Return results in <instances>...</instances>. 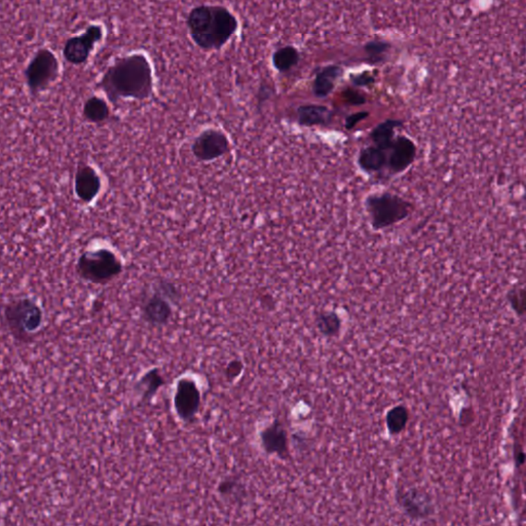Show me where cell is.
Segmentation results:
<instances>
[{
	"label": "cell",
	"instance_id": "12",
	"mask_svg": "<svg viewBox=\"0 0 526 526\" xmlns=\"http://www.w3.org/2000/svg\"><path fill=\"white\" fill-rule=\"evenodd\" d=\"M398 502L405 514L416 520L428 519L435 512L430 495L416 488H410L400 493Z\"/></svg>",
	"mask_w": 526,
	"mask_h": 526
},
{
	"label": "cell",
	"instance_id": "4",
	"mask_svg": "<svg viewBox=\"0 0 526 526\" xmlns=\"http://www.w3.org/2000/svg\"><path fill=\"white\" fill-rule=\"evenodd\" d=\"M122 261L110 249L85 251L77 259L76 272L83 280L93 284H107L120 276Z\"/></svg>",
	"mask_w": 526,
	"mask_h": 526
},
{
	"label": "cell",
	"instance_id": "25",
	"mask_svg": "<svg viewBox=\"0 0 526 526\" xmlns=\"http://www.w3.org/2000/svg\"><path fill=\"white\" fill-rule=\"evenodd\" d=\"M369 117V113L367 111H360V113H354V115H349L345 119V126L347 130H352L355 128L359 122L362 120H366Z\"/></svg>",
	"mask_w": 526,
	"mask_h": 526
},
{
	"label": "cell",
	"instance_id": "22",
	"mask_svg": "<svg viewBox=\"0 0 526 526\" xmlns=\"http://www.w3.org/2000/svg\"><path fill=\"white\" fill-rule=\"evenodd\" d=\"M408 418H409V413H408L407 408L402 405H398L388 410L386 418L388 432L393 435L400 434L406 428Z\"/></svg>",
	"mask_w": 526,
	"mask_h": 526
},
{
	"label": "cell",
	"instance_id": "2",
	"mask_svg": "<svg viewBox=\"0 0 526 526\" xmlns=\"http://www.w3.org/2000/svg\"><path fill=\"white\" fill-rule=\"evenodd\" d=\"M192 42L204 51L220 49L238 29L236 17L224 6H195L186 18Z\"/></svg>",
	"mask_w": 526,
	"mask_h": 526
},
{
	"label": "cell",
	"instance_id": "1",
	"mask_svg": "<svg viewBox=\"0 0 526 526\" xmlns=\"http://www.w3.org/2000/svg\"><path fill=\"white\" fill-rule=\"evenodd\" d=\"M98 88L113 105L124 99L147 100L154 94L151 64L141 53L119 58L107 68Z\"/></svg>",
	"mask_w": 526,
	"mask_h": 526
},
{
	"label": "cell",
	"instance_id": "9",
	"mask_svg": "<svg viewBox=\"0 0 526 526\" xmlns=\"http://www.w3.org/2000/svg\"><path fill=\"white\" fill-rule=\"evenodd\" d=\"M201 392L192 379L184 377L178 381L174 396V407L180 420L192 422L201 407Z\"/></svg>",
	"mask_w": 526,
	"mask_h": 526
},
{
	"label": "cell",
	"instance_id": "18",
	"mask_svg": "<svg viewBox=\"0 0 526 526\" xmlns=\"http://www.w3.org/2000/svg\"><path fill=\"white\" fill-rule=\"evenodd\" d=\"M165 384L164 377L161 375L160 369L154 368L147 371L136 384V390L141 392V403L149 404L156 393Z\"/></svg>",
	"mask_w": 526,
	"mask_h": 526
},
{
	"label": "cell",
	"instance_id": "16",
	"mask_svg": "<svg viewBox=\"0 0 526 526\" xmlns=\"http://www.w3.org/2000/svg\"><path fill=\"white\" fill-rule=\"evenodd\" d=\"M297 122L302 126H327L331 122L334 113L322 105H302L296 111Z\"/></svg>",
	"mask_w": 526,
	"mask_h": 526
},
{
	"label": "cell",
	"instance_id": "15",
	"mask_svg": "<svg viewBox=\"0 0 526 526\" xmlns=\"http://www.w3.org/2000/svg\"><path fill=\"white\" fill-rule=\"evenodd\" d=\"M388 151L373 144L360 150L358 166L365 173H379L388 167Z\"/></svg>",
	"mask_w": 526,
	"mask_h": 526
},
{
	"label": "cell",
	"instance_id": "10",
	"mask_svg": "<svg viewBox=\"0 0 526 526\" xmlns=\"http://www.w3.org/2000/svg\"><path fill=\"white\" fill-rule=\"evenodd\" d=\"M418 147L409 137L398 135L388 150V169L392 175L406 172L416 162Z\"/></svg>",
	"mask_w": 526,
	"mask_h": 526
},
{
	"label": "cell",
	"instance_id": "6",
	"mask_svg": "<svg viewBox=\"0 0 526 526\" xmlns=\"http://www.w3.org/2000/svg\"><path fill=\"white\" fill-rule=\"evenodd\" d=\"M60 64L55 54L49 49H40L24 70L26 85L30 95L36 97L47 91L59 77Z\"/></svg>",
	"mask_w": 526,
	"mask_h": 526
},
{
	"label": "cell",
	"instance_id": "20",
	"mask_svg": "<svg viewBox=\"0 0 526 526\" xmlns=\"http://www.w3.org/2000/svg\"><path fill=\"white\" fill-rule=\"evenodd\" d=\"M341 69L337 66H329L322 70L315 77L313 85V94L318 98H325L334 91L335 83L340 75Z\"/></svg>",
	"mask_w": 526,
	"mask_h": 526
},
{
	"label": "cell",
	"instance_id": "3",
	"mask_svg": "<svg viewBox=\"0 0 526 526\" xmlns=\"http://www.w3.org/2000/svg\"><path fill=\"white\" fill-rule=\"evenodd\" d=\"M365 208L375 231H384L402 222L413 211V205L392 192L372 193L365 199Z\"/></svg>",
	"mask_w": 526,
	"mask_h": 526
},
{
	"label": "cell",
	"instance_id": "17",
	"mask_svg": "<svg viewBox=\"0 0 526 526\" xmlns=\"http://www.w3.org/2000/svg\"><path fill=\"white\" fill-rule=\"evenodd\" d=\"M403 122L399 120H386L381 124H377L370 134L369 138L371 139L375 145L383 148L384 150L391 149L395 138H396L397 129L402 128Z\"/></svg>",
	"mask_w": 526,
	"mask_h": 526
},
{
	"label": "cell",
	"instance_id": "13",
	"mask_svg": "<svg viewBox=\"0 0 526 526\" xmlns=\"http://www.w3.org/2000/svg\"><path fill=\"white\" fill-rule=\"evenodd\" d=\"M172 302L158 288L147 298L142 306V315L147 323L154 326H165L173 315Z\"/></svg>",
	"mask_w": 526,
	"mask_h": 526
},
{
	"label": "cell",
	"instance_id": "14",
	"mask_svg": "<svg viewBox=\"0 0 526 526\" xmlns=\"http://www.w3.org/2000/svg\"><path fill=\"white\" fill-rule=\"evenodd\" d=\"M263 447L268 454H278L286 457L288 454V436L284 426L276 420L266 427L261 434Z\"/></svg>",
	"mask_w": 526,
	"mask_h": 526
},
{
	"label": "cell",
	"instance_id": "23",
	"mask_svg": "<svg viewBox=\"0 0 526 526\" xmlns=\"http://www.w3.org/2000/svg\"><path fill=\"white\" fill-rule=\"evenodd\" d=\"M299 60L298 51L292 47L279 49L274 55V67L280 72H287L297 64Z\"/></svg>",
	"mask_w": 526,
	"mask_h": 526
},
{
	"label": "cell",
	"instance_id": "19",
	"mask_svg": "<svg viewBox=\"0 0 526 526\" xmlns=\"http://www.w3.org/2000/svg\"><path fill=\"white\" fill-rule=\"evenodd\" d=\"M83 115L85 120L92 124H101L110 117V108L104 99L92 96L83 104Z\"/></svg>",
	"mask_w": 526,
	"mask_h": 526
},
{
	"label": "cell",
	"instance_id": "21",
	"mask_svg": "<svg viewBox=\"0 0 526 526\" xmlns=\"http://www.w3.org/2000/svg\"><path fill=\"white\" fill-rule=\"evenodd\" d=\"M315 325L324 336L334 337L341 329V319L335 311H322L315 318Z\"/></svg>",
	"mask_w": 526,
	"mask_h": 526
},
{
	"label": "cell",
	"instance_id": "8",
	"mask_svg": "<svg viewBox=\"0 0 526 526\" xmlns=\"http://www.w3.org/2000/svg\"><path fill=\"white\" fill-rule=\"evenodd\" d=\"M103 34L102 26L90 25L85 33L66 40L63 48L64 59L72 65L85 63L96 44L103 40Z\"/></svg>",
	"mask_w": 526,
	"mask_h": 526
},
{
	"label": "cell",
	"instance_id": "27",
	"mask_svg": "<svg viewBox=\"0 0 526 526\" xmlns=\"http://www.w3.org/2000/svg\"><path fill=\"white\" fill-rule=\"evenodd\" d=\"M239 484L233 480H224L219 484L218 491L222 495H231L236 493Z\"/></svg>",
	"mask_w": 526,
	"mask_h": 526
},
{
	"label": "cell",
	"instance_id": "11",
	"mask_svg": "<svg viewBox=\"0 0 526 526\" xmlns=\"http://www.w3.org/2000/svg\"><path fill=\"white\" fill-rule=\"evenodd\" d=\"M102 188V180L95 169L90 165L81 163L74 175V192L83 204L95 201Z\"/></svg>",
	"mask_w": 526,
	"mask_h": 526
},
{
	"label": "cell",
	"instance_id": "5",
	"mask_svg": "<svg viewBox=\"0 0 526 526\" xmlns=\"http://www.w3.org/2000/svg\"><path fill=\"white\" fill-rule=\"evenodd\" d=\"M4 318L15 337L25 341L26 337L40 329L44 313L31 298H19L6 304Z\"/></svg>",
	"mask_w": 526,
	"mask_h": 526
},
{
	"label": "cell",
	"instance_id": "24",
	"mask_svg": "<svg viewBox=\"0 0 526 526\" xmlns=\"http://www.w3.org/2000/svg\"><path fill=\"white\" fill-rule=\"evenodd\" d=\"M507 300L517 315L526 317V285L512 288L507 293Z\"/></svg>",
	"mask_w": 526,
	"mask_h": 526
},
{
	"label": "cell",
	"instance_id": "7",
	"mask_svg": "<svg viewBox=\"0 0 526 526\" xmlns=\"http://www.w3.org/2000/svg\"><path fill=\"white\" fill-rule=\"evenodd\" d=\"M231 151V141L222 131L206 129L199 133L192 145L193 156L199 162L209 163L222 158Z\"/></svg>",
	"mask_w": 526,
	"mask_h": 526
},
{
	"label": "cell",
	"instance_id": "30",
	"mask_svg": "<svg viewBox=\"0 0 526 526\" xmlns=\"http://www.w3.org/2000/svg\"><path fill=\"white\" fill-rule=\"evenodd\" d=\"M514 461H515V467L516 468H519V467H521V466L525 465V463L526 461L525 452H523V450H519V452H517L516 448H515Z\"/></svg>",
	"mask_w": 526,
	"mask_h": 526
},
{
	"label": "cell",
	"instance_id": "26",
	"mask_svg": "<svg viewBox=\"0 0 526 526\" xmlns=\"http://www.w3.org/2000/svg\"><path fill=\"white\" fill-rule=\"evenodd\" d=\"M243 371V363L240 360H233L227 365V369H225V373H227V377L231 381V379H237L238 377L242 373Z\"/></svg>",
	"mask_w": 526,
	"mask_h": 526
},
{
	"label": "cell",
	"instance_id": "31",
	"mask_svg": "<svg viewBox=\"0 0 526 526\" xmlns=\"http://www.w3.org/2000/svg\"><path fill=\"white\" fill-rule=\"evenodd\" d=\"M384 44H370L368 47H367V51H369V53H371V55L375 56L379 55V54L383 53L384 51Z\"/></svg>",
	"mask_w": 526,
	"mask_h": 526
},
{
	"label": "cell",
	"instance_id": "29",
	"mask_svg": "<svg viewBox=\"0 0 526 526\" xmlns=\"http://www.w3.org/2000/svg\"><path fill=\"white\" fill-rule=\"evenodd\" d=\"M375 81L372 76L369 74H362L354 79V83L358 85H368Z\"/></svg>",
	"mask_w": 526,
	"mask_h": 526
},
{
	"label": "cell",
	"instance_id": "28",
	"mask_svg": "<svg viewBox=\"0 0 526 526\" xmlns=\"http://www.w3.org/2000/svg\"><path fill=\"white\" fill-rule=\"evenodd\" d=\"M345 98L350 104L361 105L365 103V99L362 96H360L359 94L355 93V92L347 91L345 94Z\"/></svg>",
	"mask_w": 526,
	"mask_h": 526
}]
</instances>
